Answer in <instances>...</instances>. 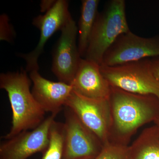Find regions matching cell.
Returning <instances> with one entry per match:
<instances>
[{"mask_svg": "<svg viewBox=\"0 0 159 159\" xmlns=\"http://www.w3.org/2000/svg\"><path fill=\"white\" fill-rule=\"evenodd\" d=\"M65 107L70 109L103 145L109 142L112 124L109 99H91L73 90Z\"/></svg>", "mask_w": 159, "mask_h": 159, "instance_id": "5b68a950", "label": "cell"}, {"mask_svg": "<svg viewBox=\"0 0 159 159\" xmlns=\"http://www.w3.org/2000/svg\"><path fill=\"white\" fill-rule=\"evenodd\" d=\"M154 125H157L158 128L159 129V118L158 119H157L155 121H154Z\"/></svg>", "mask_w": 159, "mask_h": 159, "instance_id": "ffe728a7", "label": "cell"}, {"mask_svg": "<svg viewBox=\"0 0 159 159\" xmlns=\"http://www.w3.org/2000/svg\"><path fill=\"white\" fill-rule=\"evenodd\" d=\"M71 85L75 92L87 98L109 99L111 85L101 73L100 65L81 59Z\"/></svg>", "mask_w": 159, "mask_h": 159, "instance_id": "7c38bea8", "label": "cell"}, {"mask_svg": "<svg viewBox=\"0 0 159 159\" xmlns=\"http://www.w3.org/2000/svg\"><path fill=\"white\" fill-rule=\"evenodd\" d=\"M66 108L63 159H96L101 152L103 144L70 109Z\"/></svg>", "mask_w": 159, "mask_h": 159, "instance_id": "52a82bcc", "label": "cell"}, {"mask_svg": "<svg viewBox=\"0 0 159 159\" xmlns=\"http://www.w3.org/2000/svg\"><path fill=\"white\" fill-rule=\"evenodd\" d=\"M57 115L51 114L37 127L24 131L0 145V159H27L37 152H44L48 145L49 131Z\"/></svg>", "mask_w": 159, "mask_h": 159, "instance_id": "ba28073f", "label": "cell"}, {"mask_svg": "<svg viewBox=\"0 0 159 159\" xmlns=\"http://www.w3.org/2000/svg\"><path fill=\"white\" fill-rule=\"evenodd\" d=\"M159 57V35L145 38L129 31L119 36L104 54L100 65L112 66Z\"/></svg>", "mask_w": 159, "mask_h": 159, "instance_id": "8992f818", "label": "cell"}, {"mask_svg": "<svg viewBox=\"0 0 159 159\" xmlns=\"http://www.w3.org/2000/svg\"><path fill=\"white\" fill-rule=\"evenodd\" d=\"M56 1H42L40 4L41 11H48L54 6Z\"/></svg>", "mask_w": 159, "mask_h": 159, "instance_id": "d6986e66", "label": "cell"}, {"mask_svg": "<svg viewBox=\"0 0 159 159\" xmlns=\"http://www.w3.org/2000/svg\"><path fill=\"white\" fill-rule=\"evenodd\" d=\"M0 39L1 40H4L10 42L12 41L15 34L14 30L9 23L8 16L6 14L2 15L0 18Z\"/></svg>", "mask_w": 159, "mask_h": 159, "instance_id": "e0dca14e", "label": "cell"}, {"mask_svg": "<svg viewBox=\"0 0 159 159\" xmlns=\"http://www.w3.org/2000/svg\"><path fill=\"white\" fill-rule=\"evenodd\" d=\"M95 159H129V145L109 142L103 145L101 152Z\"/></svg>", "mask_w": 159, "mask_h": 159, "instance_id": "2e32d148", "label": "cell"}, {"mask_svg": "<svg viewBox=\"0 0 159 159\" xmlns=\"http://www.w3.org/2000/svg\"><path fill=\"white\" fill-rule=\"evenodd\" d=\"M129 159H159V129L145 128L129 146Z\"/></svg>", "mask_w": 159, "mask_h": 159, "instance_id": "4fadbf2b", "label": "cell"}, {"mask_svg": "<svg viewBox=\"0 0 159 159\" xmlns=\"http://www.w3.org/2000/svg\"><path fill=\"white\" fill-rule=\"evenodd\" d=\"M71 17L68 2L57 0L45 14L39 16L33 20L32 23L39 29L40 36L37 46L33 51L21 55L25 60L26 71L39 70V58L43 51L46 43L56 31L61 30Z\"/></svg>", "mask_w": 159, "mask_h": 159, "instance_id": "30bf717a", "label": "cell"}, {"mask_svg": "<svg viewBox=\"0 0 159 159\" xmlns=\"http://www.w3.org/2000/svg\"><path fill=\"white\" fill-rule=\"evenodd\" d=\"M31 82L24 70L0 75V88L7 93L12 113L11 129L2 139H10L21 132L34 129L44 120L46 112L30 91Z\"/></svg>", "mask_w": 159, "mask_h": 159, "instance_id": "7a4b0ae2", "label": "cell"}, {"mask_svg": "<svg viewBox=\"0 0 159 159\" xmlns=\"http://www.w3.org/2000/svg\"><path fill=\"white\" fill-rule=\"evenodd\" d=\"M151 66L155 77L159 80V57L150 59Z\"/></svg>", "mask_w": 159, "mask_h": 159, "instance_id": "ac0fdd59", "label": "cell"}, {"mask_svg": "<svg viewBox=\"0 0 159 159\" xmlns=\"http://www.w3.org/2000/svg\"><path fill=\"white\" fill-rule=\"evenodd\" d=\"M30 73L29 77L33 84L31 93L34 99L45 112L57 115L72 93V86L46 79L37 70Z\"/></svg>", "mask_w": 159, "mask_h": 159, "instance_id": "8fae6325", "label": "cell"}, {"mask_svg": "<svg viewBox=\"0 0 159 159\" xmlns=\"http://www.w3.org/2000/svg\"><path fill=\"white\" fill-rule=\"evenodd\" d=\"M61 31L53 54L52 71L59 81L70 84L82 59L77 44L78 27L72 17Z\"/></svg>", "mask_w": 159, "mask_h": 159, "instance_id": "9c48e42d", "label": "cell"}, {"mask_svg": "<svg viewBox=\"0 0 159 159\" xmlns=\"http://www.w3.org/2000/svg\"><path fill=\"white\" fill-rule=\"evenodd\" d=\"M125 7L124 0H111L98 12L84 59L100 65L104 54L117 39L130 31Z\"/></svg>", "mask_w": 159, "mask_h": 159, "instance_id": "3957f363", "label": "cell"}, {"mask_svg": "<svg viewBox=\"0 0 159 159\" xmlns=\"http://www.w3.org/2000/svg\"><path fill=\"white\" fill-rule=\"evenodd\" d=\"M100 69L111 86L133 93L154 95L159 99V80L152 72L150 59L112 66L100 65Z\"/></svg>", "mask_w": 159, "mask_h": 159, "instance_id": "277c9868", "label": "cell"}, {"mask_svg": "<svg viewBox=\"0 0 159 159\" xmlns=\"http://www.w3.org/2000/svg\"><path fill=\"white\" fill-rule=\"evenodd\" d=\"M98 0H83L78 27V48L81 57H84L91 33L98 13Z\"/></svg>", "mask_w": 159, "mask_h": 159, "instance_id": "5bb4252c", "label": "cell"}, {"mask_svg": "<svg viewBox=\"0 0 159 159\" xmlns=\"http://www.w3.org/2000/svg\"><path fill=\"white\" fill-rule=\"evenodd\" d=\"M109 102V142L128 146L140 127L159 118V99L154 95L133 93L111 86Z\"/></svg>", "mask_w": 159, "mask_h": 159, "instance_id": "6da1fadb", "label": "cell"}, {"mask_svg": "<svg viewBox=\"0 0 159 159\" xmlns=\"http://www.w3.org/2000/svg\"><path fill=\"white\" fill-rule=\"evenodd\" d=\"M65 143L64 123L54 120L49 131L48 148L42 159H63Z\"/></svg>", "mask_w": 159, "mask_h": 159, "instance_id": "9a60e30c", "label": "cell"}]
</instances>
